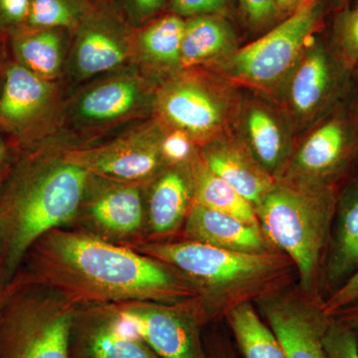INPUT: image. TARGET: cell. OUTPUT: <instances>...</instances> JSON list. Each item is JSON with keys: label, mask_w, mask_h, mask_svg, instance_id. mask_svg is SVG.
Instances as JSON below:
<instances>
[{"label": "cell", "mask_w": 358, "mask_h": 358, "mask_svg": "<svg viewBox=\"0 0 358 358\" xmlns=\"http://www.w3.org/2000/svg\"><path fill=\"white\" fill-rule=\"evenodd\" d=\"M23 266L20 271L30 286L53 292L77 308L178 303L200 294L194 282L171 266L87 231H49L32 245Z\"/></svg>", "instance_id": "1"}, {"label": "cell", "mask_w": 358, "mask_h": 358, "mask_svg": "<svg viewBox=\"0 0 358 358\" xmlns=\"http://www.w3.org/2000/svg\"><path fill=\"white\" fill-rule=\"evenodd\" d=\"M89 178L63 157H28L9 174L0 192V286L39 238L77 218Z\"/></svg>", "instance_id": "2"}, {"label": "cell", "mask_w": 358, "mask_h": 358, "mask_svg": "<svg viewBox=\"0 0 358 358\" xmlns=\"http://www.w3.org/2000/svg\"><path fill=\"white\" fill-rule=\"evenodd\" d=\"M336 199L331 185L277 183L255 207L264 235L293 260L305 291L313 294L329 245Z\"/></svg>", "instance_id": "3"}, {"label": "cell", "mask_w": 358, "mask_h": 358, "mask_svg": "<svg viewBox=\"0 0 358 358\" xmlns=\"http://www.w3.org/2000/svg\"><path fill=\"white\" fill-rule=\"evenodd\" d=\"M77 308L48 289H21L2 313L0 358H71Z\"/></svg>", "instance_id": "4"}, {"label": "cell", "mask_w": 358, "mask_h": 358, "mask_svg": "<svg viewBox=\"0 0 358 358\" xmlns=\"http://www.w3.org/2000/svg\"><path fill=\"white\" fill-rule=\"evenodd\" d=\"M133 249L179 271L197 288L212 292L245 288L271 277L281 265L271 253L230 251L190 240L148 242Z\"/></svg>", "instance_id": "5"}, {"label": "cell", "mask_w": 358, "mask_h": 358, "mask_svg": "<svg viewBox=\"0 0 358 358\" xmlns=\"http://www.w3.org/2000/svg\"><path fill=\"white\" fill-rule=\"evenodd\" d=\"M320 16V0H301L291 15L268 34L220 62L224 73L240 83L272 88L288 76L300 60L303 45Z\"/></svg>", "instance_id": "6"}, {"label": "cell", "mask_w": 358, "mask_h": 358, "mask_svg": "<svg viewBox=\"0 0 358 358\" xmlns=\"http://www.w3.org/2000/svg\"><path fill=\"white\" fill-rule=\"evenodd\" d=\"M162 119L193 141L219 140L229 126L233 103L229 94L213 82L185 74L169 81L159 93Z\"/></svg>", "instance_id": "7"}, {"label": "cell", "mask_w": 358, "mask_h": 358, "mask_svg": "<svg viewBox=\"0 0 358 358\" xmlns=\"http://www.w3.org/2000/svg\"><path fill=\"white\" fill-rule=\"evenodd\" d=\"M189 301H131L114 307L160 358H206L201 317Z\"/></svg>", "instance_id": "8"}, {"label": "cell", "mask_w": 358, "mask_h": 358, "mask_svg": "<svg viewBox=\"0 0 358 358\" xmlns=\"http://www.w3.org/2000/svg\"><path fill=\"white\" fill-rule=\"evenodd\" d=\"M79 217L87 232L110 243L134 246L147 224L141 185L90 174Z\"/></svg>", "instance_id": "9"}, {"label": "cell", "mask_w": 358, "mask_h": 358, "mask_svg": "<svg viewBox=\"0 0 358 358\" xmlns=\"http://www.w3.org/2000/svg\"><path fill=\"white\" fill-rule=\"evenodd\" d=\"M162 138L157 128L150 127L102 145L71 150L62 157L93 176L141 185L169 166L162 155Z\"/></svg>", "instance_id": "10"}, {"label": "cell", "mask_w": 358, "mask_h": 358, "mask_svg": "<svg viewBox=\"0 0 358 358\" xmlns=\"http://www.w3.org/2000/svg\"><path fill=\"white\" fill-rule=\"evenodd\" d=\"M129 25L112 4H94L75 30L72 52L75 74L86 79L124 64L131 53Z\"/></svg>", "instance_id": "11"}, {"label": "cell", "mask_w": 358, "mask_h": 358, "mask_svg": "<svg viewBox=\"0 0 358 358\" xmlns=\"http://www.w3.org/2000/svg\"><path fill=\"white\" fill-rule=\"evenodd\" d=\"M71 358H160L114 305L77 308Z\"/></svg>", "instance_id": "12"}, {"label": "cell", "mask_w": 358, "mask_h": 358, "mask_svg": "<svg viewBox=\"0 0 358 358\" xmlns=\"http://www.w3.org/2000/svg\"><path fill=\"white\" fill-rule=\"evenodd\" d=\"M355 136L345 117L336 115L315 129L299 148L291 166L296 185H329L352 157Z\"/></svg>", "instance_id": "13"}, {"label": "cell", "mask_w": 358, "mask_h": 358, "mask_svg": "<svg viewBox=\"0 0 358 358\" xmlns=\"http://www.w3.org/2000/svg\"><path fill=\"white\" fill-rule=\"evenodd\" d=\"M343 83V70L331 52L315 45L303 52L291 72L289 107L299 119L312 120L333 103Z\"/></svg>", "instance_id": "14"}, {"label": "cell", "mask_w": 358, "mask_h": 358, "mask_svg": "<svg viewBox=\"0 0 358 358\" xmlns=\"http://www.w3.org/2000/svg\"><path fill=\"white\" fill-rule=\"evenodd\" d=\"M264 313L287 358H329L324 334L331 317L320 307L279 299L266 303Z\"/></svg>", "instance_id": "15"}, {"label": "cell", "mask_w": 358, "mask_h": 358, "mask_svg": "<svg viewBox=\"0 0 358 358\" xmlns=\"http://www.w3.org/2000/svg\"><path fill=\"white\" fill-rule=\"evenodd\" d=\"M192 162L169 166L154 178L145 205L147 225L152 235L166 236L185 223L194 203Z\"/></svg>", "instance_id": "16"}, {"label": "cell", "mask_w": 358, "mask_h": 358, "mask_svg": "<svg viewBox=\"0 0 358 358\" xmlns=\"http://www.w3.org/2000/svg\"><path fill=\"white\" fill-rule=\"evenodd\" d=\"M201 159L254 207L258 206L278 183L251 152L233 141L220 138L211 141L205 148Z\"/></svg>", "instance_id": "17"}, {"label": "cell", "mask_w": 358, "mask_h": 358, "mask_svg": "<svg viewBox=\"0 0 358 358\" xmlns=\"http://www.w3.org/2000/svg\"><path fill=\"white\" fill-rule=\"evenodd\" d=\"M187 240L243 253H270L268 241L259 226L193 203L185 223Z\"/></svg>", "instance_id": "18"}, {"label": "cell", "mask_w": 358, "mask_h": 358, "mask_svg": "<svg viewBox=\"0 0 358 358\" xmlns=\"http://www.w3.org/2000/svg\"><path fill=\"white\" fill-rule=\"evenodd\" d=\"M52 98L49 81L20 63L9 66L0 89V122L21 133L44 114Z\"/></svg>", "instance_id": "19"}, {"label": "cell", "mask_w": 358, "mask_h": 358, "mask_svg": "<svg viewBox=\"0 0 358 358\" xmlns=\"http://www.w3.org/2000/svg\"><path fill=\"white\" fill-rule=\"evenodd\" d=\"M145 95L138 78L122 75L85 91L75 102L73 115L76 121L89 126L119 121L141 108Z\"/></svg>", "instance_id": "20"}, {"label": "cell", "mask_w": 358, "mask_h": 358, "mask_svg": "<svg viewBox=\"0 0 358 358\" xmlns=\"http://www.w3.org/2000/svg\"><path fill=\"white\" fill-rule=\"evenodd\" d=\"M327 254V282L338 289L358 268V182L336 202Z\"/></svg>", "instance_id": "21"}, {"label": "cell", "mask_w": 358, "mask_h": 358, "mask_svg": "<svg viewBox=\"0 0 358 358\" xmlns=\"http://www.w3.org/2000/svg\"><path fill=\"white\" fill-rule=\"evenodd\" d=\"M236 50L234 32L225 20L211 14L192 16L185 20L179 67L220 63Z\"/></svg>", "instance_id": "22"}, {"label": "cell", "mask_w": 358, "mask_h": 358, "mask_svg": "<svg viewBox=\"0 0 358 358\" xmlns=\"http://www.w3.org/2000/svg\"><path fill=\"white\" fill-rule=\"evenodd\" d=\"M64 29H24L15 34L13 51L17 63L47 81L57 77L64 60Z\"/></svg>", "instance_id": "23"}, {"label": "cell", "mask_w": 358, "mask_h": 358, "mask_svg": "<svg viewBox=\"0 0 358 358\" xmlns=\"http://www.w3.org/2000/svg\"><path fill=\"white\" fill-rule=\"evenodd\" d=\"M250 152L274 176L287 155V136L279 120L263 106H252L245 115Z\"/></svg>", "instance_id": "24"}, {"label": "cell", "mask_w": 358, "mask_h": 358, "mask_svg": "<svg viewBox=\"0 0 358 358\" xmlns=\"http://www.w3.org/2000/svg\"><path fill=\"white\" fill-rule=\"evenodd\" d=\"M194 203L234 216L251 225L259 226L254 205L213 173L201 159H193Z\"/></svg>", "instance_id": "25"}, {"label": "cell", "mask_w": 358, "mask_h": 358, "mask_svg": "<svg viewBox=\"0 0 358 358\" xmlns=\"http://www.w3.org/2000/svg\"><path fill=\"white\" fill-rule=\"evenodd\" d=\"M185 26V20L181 16L171 14L141 28L136 45L143 60L159 69L178 67Z\"/></svg>", "instance_id": "26"}, {"label": "cell", "mask_w": 358, "mask_h": 358, "mask_svg": "<svg viewBox=\"0 0 358 358\" xmlns=\"http://www.w3.org/2000/svg\"><path fill=\"white\" fill-rule=\"evenodd\" d=\"M227 317L245 358H287L272 329L249 303L231 308Z\"/></svg>", "instance_id": "27"}, {"label": "cell", "mask_w": 358, "mask_h": 358, "mask_svg": "<svg viewBox=\"0 0 358 358\" xmlns=\"http://www.w3.org/2000/svg\"><path fill=\"white\" fill-rule=\"evenodd\" d=\"M93 6L89 0H31L25 29L75 31Z\"/></svg>", "instance_id": "28"}, {"label": "cell", "mask_w": 358, "mask_h": 358, "mask_svg": "<svg viewBox=\"0 0 358 358\" xmlns=\"http://www.w3.org/2000/svg\"><path fill=\"white\" fill-rule=\"evenodd\" d=\"M329 358H358V339L350 327L331 317L324 334Z\"/></svg>", "instance_id": "29"}, {"label": "cell", "mask_w": 358, "mask_h": 358, "mask_svg": "<svg viewBox=\"0 0 358 358\" xmlns=\"http://www.w3.org/2000/svg\"><path fill=\"white\" fill-rule=\"evenodd\" d=\"M336 34L345 57L350 62L358 63V6L338 16Z\"/></svg>", "instance_id": "30"}, {"label": "cell", "mask_w": 358, "mask_h": 358, "mask_svg": "<svg viewBox=\"0 0 358 358\" xmlns=\"http://www.w3.org/2000/svg\"><path fill=\"white\" fill-rule=\"evenodd\" d=\"M115 7L129 25L145 24L159 13L166 0H114Z\"/></svg>", "instance_id": "31"}, {"label": "cell", "mask_w": 358, "mask_h": 358, "mask_svg": "<svg viewBox=\"0 0 358 358\" xmlns=\"http://www.w3.org/2000/svg\"><path fill=\"white\" fill-rule=\"evenodd\" d=\"M193 145L194 141L178 129H173L171 133L164 136L162 150L167 166L192 162Z\"/></svg>", "instance_id": "32"}, {"label": "cell", "mask_w": 358, "mask_h": 358, "mask_svg": "<svg viewBox=\"0 0 358 358\" xmlns=\"http://www.w3.org/2000/svg\"><path fill=\"white\" fill-rule=\"evenodd\" d=\"M31 0H0V31L14 32L25 29Z\"/></svg>", "instance_id": "33"}, {"label": "cell", "mask_w": 358, "mask_h": 358, "mask_svg": "<svg viewBox=\"0 0 358 358\" xmlns=\"http://www.w3.org/2000/svg\"><path fill=\"white\" fill-rule=\"evenodd\" d=\"M358 301V268L322 306V312L329 317L350 307Z\"/></svg>", "instance_id": "34"}, {"label": "cell", "mask_w": 358, "mask_h": 358, "mask_svg": "<svg viewBox=\"0 0 358 358\" xmlns=\"http://www.w3.org/2000/svg\"><path fill=\"white\" fill-rule=\"evenodd\" d=\"M171 6L176 15L192 16L218 15L225 10L226 0H171Z\"/></svg>", "instance_id": "35"}, {"label": "cell", "mask_w": 358, "mask_h": 358, "mask_svg": "<svg viewBox=\"0 0 358 358\" xmlns=\"http://www.w3.org/2000/svg\"><path fill=\"white\" fill-rule=\"evenodd\" d=\"M250 22L262 25L274 17L278 9L277 0H239Z\"/></svg>", "instance_id": "36"}, {"label": "cell", "mask_w": 358, "mask_h": 358, "mask_svg": "<svg viewBox=\"0 0 358 358\" xmlns=\"http://www.w3.org/2000/svg\"><path fill=\"white\" fill-rule=\"evenodd\" d=\"M26 286H29V284H28L24 274L20 271L10 282L0 286V320H1L2 313H3L8 301L11 300L14 294Z\"/></svg>", "instance_id": "37"}, {"label": "cell", "mask_w": 358, "mask_h": 358, "mask_svg": "<svg viewBox=\"0 0 358 358\" xmlns=\"http://www.w3.org/2000/svg\"><path fill=\"white\" fill-rule=\"evenodd\" d=\"M334 317H338L339 320L345 322L346 326L350 327L358 339V301L336 313Z\"/></svg>", "instance_id": "38"}, {"label": "cell", "mask_w": 358, "mask_h": 358, "mask_svg": "<svg viewBox=\"0 0 358 358\" xmlns=\"http://www.w3.org/2000/svg\"><path fill=\"white\" fill-rule=\"evenodd\" d=\"M301 0H277L278 9L282 13H292Z\"/></svg>", "instance_id": "39"}, {"label": "cell", "mask_w": 358, "mask_h": 358, "mask_svg": "<svg viewBox=\"0 0 358 358\" xmlns=\"http://www.w3.org/2000/svg\"><path fill=\"white\" fill-rule=\"evenodd\" d=\"M7 159V148L6 145H4L3 141L0 138V169L2 167L6 166Z\"/></svg>", "instance_id": "40"}, {"label": "cell", "mask_w": 358, "mask_h": 358, "mask_svg": "<svg viewBox=\"0 0 358 358\" xmlns=\"http://www.w3.org/2000/svg\"><path fill=\"white\" fill-rule=\"evenodd\" d=\"M10 171H9L8 166L2 167L0 169V192H1L2 188L6 185L7 178H8Z\"/></svg>", "instance_id": "41"}, {"label": "cell", "mask_w": 358, "mask_h": 358, "mask_svg": "<svg viewBox=\"0 0 358 358\" xmlns=\"http://www.w3.org/2000/svg\"><path fill=\"white\" fill-rule=\"evenodd\" d=\"M210 358H234L231 353L226 352L222 348H217L211 352Z\"/></svg>", "instance_id": "42"}, {"label": "cell", "mask_w": 358, "mask_h": 358, "mask_svg": "<svg viewBox=\"0 0 358 358\" xmlns=\"http://www.w3.org/2000/svg\"><path fill=\"white\" fill-rule=\"evenodd\" d=\"M331 1H333L334 4H338V6H339V4L343 3L345 0H331Z\"/></svg>", "instance_id": "43"}, {"label": "cell", "mask_w": 358, "mask_h": 358, "mask_svg": "<svg viewBox=\"0 0 358 358\" xmlns=\"http://www.w3.org/2000/svg\"><path fill=\"white\" fill-rule=\"evenodd\" d=\"M357 114H358V84H357Z\"/></svg>", "instance_id": "44"}]
</instances>
